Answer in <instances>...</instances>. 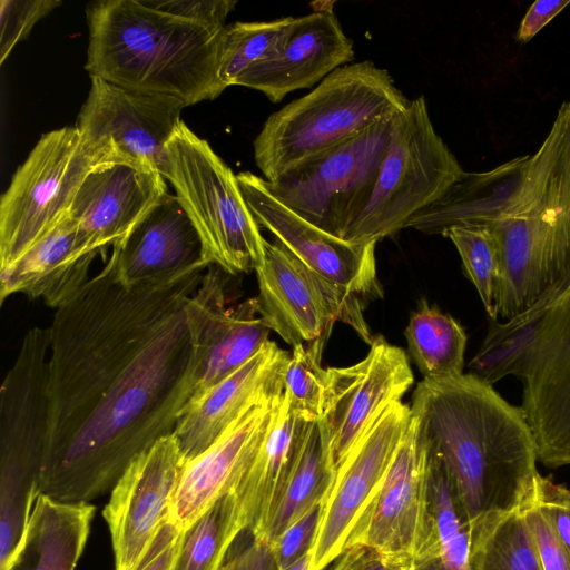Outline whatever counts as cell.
Segmentation results:
<instances>
[{"mask_svg": "<svg viewBox=\"0 0 570 570\" xmlns=\"http://www.w3.org/2000/svg\"><path fill=\"white\" fill-rule=\"evenodd\" d=\"M203 271L125 285L109 256L56 309L39 494L90 502L110 492L139 454L173 434L194 390L188 305Z\"/></svg>", "mask_w": 570, "mask_h": 570, "instance_id": "6da1fadb", "label": "cell"}, {"mask_svg": "<svg viewBox=\"0 0 570 570\" xmlns=\"http://www.w3.org/2000/svg\"><path fill=\"white\" fill-rule=\"evenodd\" d=\"M484 224L500 253L495 312L511 320L570 279V100L532 155L485 173H466L405 227L442 235Z\"/></svg>", "mask_w": 570, "mask_h": 570, "instance_id": "7a4b0ae2", "label": "cell"}, {"mask_svg": "<svg viewBox=\"0 0 570 570\" xmlns=\"http://www.w3.org/2000/svg\"><path fill=\"white\" fill-rule=\"evenodd\" d=\"M411 413L443 459L471 523L521 507L534 491L537 446L520 407L472 373L422 380Z\"/></svg>", "mask_w": 570, "mask_h": 570, "instance_id": "3957f363", "label": "cell"}, {"mask_svg": "<svg viewBox=\"0 0 570 570\" xmlns=\"http://www.w3.org/2000/svg\"><path fill=\"white\" fill-rule=\"evenodd\" d=\"M86 69L114 85L171 96L186 106L213 100L220 31L165 13L146 0H102L87 10Z\"/></svg>", "mask_w": 570, "mask_h": 570, "instance_id": "277c9868", "label": "cell"}, {"mask_svg": "<svg viewBox=\"0 0 570 570\" xmlns=\"http://www.w3.org/2000/svg\"><path fill=\"white\" fill-rule=\"evenodd\" d=\"M386 69L345 65L273 112L254 140V159L272 183L314 157L390 120L409 105Z\"/></svg>", "mask_w": 570, "mask_h": 570, "instance_id": "5b68a950", "label": "cell"}, {"mask_svg": "<svg viewBox=\"0 0 570 570\" xmlns=\"http://www.w3.org/2000/svg\"><path fill=\"white\" fill-rule=\"evenodd\" d=\"M49 327H32L0 390V554L19 546L35 502L50 420Z\"/></svg>", "mask_w": 570, "mask_h": 570, "instance_id": "8992f818", "label": "cell"}, {"mask_svg": "<svg viewBox=\"0 0 570 570\" xmlns=\"http://www.w3.org/2000/svg\"><path fill=\"white\" fill-rule=\"evenodd\" d=\"M161 174L196 227L208 265L235 275L263 263L266 239L237 176L184 121L167 144Z\"/></svg>", "mask_w": 570, "mask_h": 570, "instance_id": "52a82bcc", "label": "cell"}, {"mask_svg": "<svg viewBox=\"0 0 570 570\" xmlns=\"http://www.w3.org/2000/svg\"><path fill=\"white\" fill-rule=\"evenodd\" d=\"M464 174L435 131L424 96L393 117L389 146L370 198L343 239L377 243L439 200Z\"/></svg>", "mask_w": 570, "mask_h": 570, "instance_id": "ba28073f", "label": "cell"}, {"mask_svg": "<svg viewBox=\"0 0 570 570\" xmlns=\"http://www.w3.org/2000/svg\"><path fill=\"white\" fill-rule=\"evenodd\" d=\"M95 167L76 127L41 136L1 197L0 268L19 259L67 217L80 184Z\"/></svg>", "mask_w": 570, "mask_h": 570, "instance_id": "9c48e42d", "label": "cell"}, {"mask_svg": "<svg viewBox=\"0 0 570 570\" xmlns=\"http://www.w3.org/2000/svg\"><path fill=\"white\" fill-rule=\"evenodd\" d=\"M392 119L370 127L275 181L265 180L268 189L301 217L343 239L370 198L389 146Z\"/></svg>", "mask_w": 570, "mask_h": 570, "instance_id": "30bf717a", "label": "cell"}, {"mask_svg": "<svg viewBox=\"0 0 570 570\" xmlns=\"http://www.w3.org/2000/svg\"><path fill=\"white\" fill-rule=\"evenodd\" d=\"M90 77L89 95L76 126L87 155L96 166L129 164L161 174L167 144L187 106L176 97Z\"/></svg>", "mask_w": 570, "mask_h": 570, "instance_id": "8fae6325", "label": "cell"}, {"mask_svg": "<svg viewBox=\"0 0 570 570\" xmlns=\"http://www.w3.org/2000/svg\"><path fill=\"white\" fill-rule=\"evenodd\" d=\"M255 272L259 316L292 347L326 340L335 321L372 343L361 298L316 275L278 242L266 240Z\"/></svg>", "mask_w": 570, "mask_h": 570, "instance_id": "7c38bea8", "label": "cell"}, {"mask_svg": "<svg viewBox=\"0 0 570 570\" xmlns=\"http://www.w3.org/2000/svg\"><path fill=\"white\" fill-rule=\"evenodd\" d=\"M411 417L410 406L401 401L387 404L340 463L322 502L309 570H325L347 548L353 531L385 480Z\"/></svg>", "mask_w": 570, "mask_h": 570, "instance_id": "4fadbf2b", "label": "cell"}, {"mask_svg": "<svg viewBox=\"0 0 570 570\" xmlns=\"http://www.w3.org/2000/svg\"><path fill=\"white\" fill-rule=\"evenodd\" d=\"M430 531L429 448L412 415L385 480L347 547L368 546L402 568L415 559Z\"/></svg>", "mask_w": 570, "mask_h": 570, "instance_id": "5bb4252c", "label": "cell"}, {"mask_svg": "<svg viewBox=\"0 0 570 570\" xmlns=\"http://www.w3.org/2000/svg\"><path fill=\"white\" fill-rule=\"evenodd\" d=\"M538 461L570 465V282L552 299L521 379Z\"/></svg>", "mask_w": 570, "mask_h": 570, "instance_id": "9a60e30c", "label": "cell"}, {"mask_svg": "<svg viewBox=\"0 0 570 570\" xmlns=\"http://www.w3.org/2000/svg\"><path fill=\"white\" fill-rule=\"evenodd\" d=\"M354 365L326 368L322 416L331 469L335 472L370 422L390 403L401 401L413 384L407 356L377 336Z\"/></svg>", "mask_w": 570, "mask_h": 570, "instance_id": "2e32d148", "label": "cell"}, {"mask_svg": "<svg viewBox=\"0 0 570 570\" xmlns=\"http://www.w3.org/2000/svg\"><path fill=\"white\" fill-rule=\"evenodd\" d=\"M237 176L242 194L259 227L323 279L362 297L382 296L376 275L375 245L353 244L314 226L268 189L249 171Z\"/></svg>", "mask_w": 570, "mask_h": 570, "instance_id": "e0dca14e", "label": "cell"}, {"mask_svg": "<svg viewBox=\"0 0 570 570\" xmlns=\"http://www.w3.org/2000/svg\"><path fill=\"white\" fill-rule=\"evenodd\" d=\"M185 459L173 434L139 454L110 491L102 510L115 570H134L167 519Z\"/></svg>", "mask_w": 570, "mask_h": 570, "instance_id": "ac0fdd59", "label": "cell"}, {"mask_svg": "<svg viewBox=\"0 0 570 570\" xmlns=\"http://www.w3.org/2000/svg\"><path fill=\"white\" fill-rule=\"evenodd\" d=\"M225 274L216 265L207 266L189 301L197 361L191 397L235 372L269 341L256 298L227 305Z\"/></svg>", "mask_w": 570, "mask_h": 570, "instance_id": "d6986e66", "label": "cell"}, {"mask_svg": "<svg viewBox=\"0 0 570 570\" xmlns=\"http://www.w3.org/2000/svg\"><path fill=\"white\" fill-rule=\"evenodd\" d=\"M354 59V45L332 8L315 9L294 18L281 49L247 67L234 85L264 94L272 102L318 85Z\"/></svg>", "mask_w": 570, "mask_h": 570, "instance_id": "ffe728a7", "label": "cell"}, {"mask_svg": "<svg viewBox=\"0 0 570 570\" xmlns=\"http://www.w3.org/2000/svg\"><path fill=\"white\" fill-rule=\"evenodd\" d=\"M283 395L250 405L207 450L185 463L169 517L186 530L216 501L232 492L256 453Z\"/></svg>", "mask_w": 570, "mask_h": 570, "instance_id": "44dd1931", "label": "cell"}, {"mask_svg": "<svg viewBox=\"0 0 570 570\" xmlns=\"http://www.w3.org/2000/svg\"><path fill=\"white\" fill-rule=\"evenodd\" d=\"M288 358L286 351L267 341L244 365L191 397L173 432L185 461L214 444L255 402L282 392Z\"/></svg>", "mask_w": 570, "mask_h": 570, "instance_id": "7402d4cb", "label": "cell"}, {"mask_svg": "<svg viewBox=\"0 0 570 570\" xmlns=\"http://www.w3.org/2000/svg\"><path fill=\"white\" fill-rule=\"evenodd\" d=\"M110 257L125 285L173 279L209 266L196 227L168 193L112 246Z\"/></svg>", "mask_w": 570, "mask_h": 570, "instance_id": "603a6c76", "label": "cell"}, {"mask_svg": "<svg viewBox=\"0 0 570 570\" xmlns=\"http://www.w3.org/2000/svg\"><path fill=\"white\" fill-rule=\"evenodd\" d=\"M167 193L164 176L151 168L108 164L92 168L80 184L68 216L101 253L122 239Z\"/></svg>", "mask_w": 570, "mask_h": 570, "instance_id": "cb8c5ba5", "label": "cell"}, {"mask_svg": "<svg viewBox=\"0 0 570 570\" xmlns=\"http://www.w3.org/2000/svg\"><path fill=\"white\" fill-rule=\"evenodd\" d=\"M99 253L68 215L11 265L0 268V302L13 294L41 298L57 309L89 281Z\"/></svg>", "mask_w": 570, "mask_h": 570, "instance_id": "d4e9b609", "label": "cell"}, {"mask_svg": "<svg viewBox=\"0 0 570 570\" xmlns=\"http://www.w3.org/2000/svg\"><path fill=\"white\" fill-rule=\"evenodd\" d=\"M96 508L39 494L23 537L3 570H75L86 547Z\"/></svg>", "mask_w": 570, "mask_h": 570, "instance_id": "484cf974", "label": "cell"}, {"mask_svg": "<svg viewBox=\"0 0 570 570\" xmlns=\"http://www.w3.org/2000/svg\"><path fill=\"white\" fill-rule=\"evenodd\" d=\"M307 422L292 412L282 395L256 453L232 491L252 537L281 492Z\"/></svg>", "mask_w": 570, "mask_h": 570, "instance_id": "4316f807", "label": "cell"}, {"mask_svg": "<svg viewBox=\"0 0 570 570\" xmlns=\"http://www.w3.org/2000/svg\"><path fill=\"white\" fill-rule=\"evenodd\" d=\"M334 476L322 425L318 420L308 421L281 492L263 527L252 538L271 546L311 509L322 504Z\"/></svg>", "mask_w": 570, "mask_h": 570, "instance_id": "83f0119b", "label": "cell"}, {"mask_svg": "<svg viewBox=\"0 0 570 570\" xmlns=\"http://www.w3.org/2000/svg\"><path fill=\"white\" fill-rule=\"evenodd\" d=\"M470 524L471 570H542L522 505Z\"/></svg>", "mask_w": 570, "mask_h": 570, "instance_id": "f1b7e54d", "label": "cell"}, {"mask_svg": "<svg viewBox=\"0 0 570 570\" xmlns=\"http://www.w3.org/2000/svg\"><path fill=\"white\" fill-rule=\"evenodd\" d=\"M405 338L424 380L463 374L466 334L451 315L422 301L409 320Z\"/></svg>", "mask_w": 570, "mask_h": 570, "instance_id": "f546056e", "label": "cell"}, {"mask_svg": "<svg viewBox=\"0 0 570 570\" xmlns=\"http://www.w3.org/2000/svg\"><path fill=\"white\" fill-rule=\"evenodd\" d=\"M551 302L541 301L508 321L490 320L488 333L469 364L471 373L490 385L507 375L521 380Z\"/></svg>", "mask_w": 570, "mask_h": 570, "instance_id": "4dcf8cb0", "label": "cell"}, {"mask_svg": "<svg viewBox=\"0 0 570 570\" xmlns=\"http://www.w3.org/2000/svg\"><path fill=\"white\" fill-rule=\"evenodd\" d=\"M245 530L229 492L184 530L171 570H220L232 543Z\"/></svg>", "mask_w": 570, "mask_h": 570, "instance_id": "1f68e13d", "label": "cell"}, {"mask_svg": "<svg viewBox=\"0 0 570 570\" xmlns=\"http://www.w3.org/2000/svg\"><path fill=\"white\" fill-rule=\"evenodd\" d=\"M294 17L271 21L234 22L220 31L217 68L226 89L247 67L275 55L293 23Z\"/></svg>", "mask_w": 570, "mask_h": 570, "instance_id": "d6a6232c", "label": "cell"}, {"mask_svg": "<svg viewBox=\"0 0 570 570\" xmlns=\"http://www.w3.org/2000/svg\"><path fill=\"white\" fill-rule=\"evenodd\" d=\"M442 236L454 244L490 320H498L495 294L501 261L493 234L487 225L473 223L452 226Z\"/></svg>", "mask_w": 570, "mask_h": 570, "instance_id": "836d02e7", "label": "cell"}, {"mask_svg": "<svg viewBox=\"0 0 570 570\" xmlns=\"http://www.w3.org/2000/svg\"><path fill=\"white\" fill-rule=\"evenodd\" d=\"M471 524L454 505L435 509L430 535L415 557L400 570H471Z\"/></svg>", "mask_w": 570, "mask_h": 570, "instance_id": "e575fe53", "label": "cell"}, {"mask_svg": "<svg viewBox=\"0 0 570 570\" xmlns=\"http://www.w3.org/2000/svg\"><path fill=\"white\" fill-rule=\"evenodd\" d=\"M326 340L293 347L283 374V399L294 414L305 421L322 416L326 368L321 365Z\"/></svg>", "mask_w": 570, "mask_h": 570, "instance_id": "d590c367", "label": "cell"}, {"mask_svg": "<svg viewBox=\"0 0 570 570\" xmlns=\"http://www.w3.org/2000/svg\"><path fill=\"white\" fill-rule=\"evenodd\" d=\"M59 6V0H1L0 63L4 62L19 41L28 37L41 18Z\"/></svg>", "mask_w": 570, "mask_h": 570, "instance_id": "8d00e7d4", "label": "cell"}, {"mask_svg": "<svg viewBox=\"0 0 570 570\" xmlns=\"http://www.w3.org/2000/svg\"><path fill=\"white\" fill-rule=\"evenodd\" d=\"M533 499L556 537L570 553V489L539 474Z\"/></svg>", "mask_w": 570, "mask_h": 570, "instance_id": "74e56055", "label": "cell"}, {"mask_svg": "<svg viewBox=\"0 0 570 570\" xmlns=\"http://www.w3.org/2000/svg\"><path fill=\"white\" fill-rule=\"evenodd\" d=\"M322 504L311 509L287 528L272 544L278 570H283L311 552L321 519Z\"/></svg>", "mask_w": 570, "mask_h": 570, "instance_id": "f35d334b", "label": "cell"}, {"mask_svg": "<svg viewBox=\"0 0 570 570\" xmlns=\"http://www.w3.org/2000/svg\"><path fill=\"white\" fill-rule=\"evenodd\" d=\"M147 4L165 13L207 27L222 30L225 20L234 10V0H146Z\"/></svg>", "mask_w": 570, "mask_h": 570, "instance_id": "ab89813d", "label": "cell"}, {"mask_svg": "<svg viewBox=\"0 0 570 570\" xmlns=\"http://www.w3.org/2000/svg\"><path fill=\"white\" fill-rule=\"evenodd\" d=\"M542 570H570V553L556 537L534 503L533 493L522 504Z\"/></svg>", "mask_w": 570, "mask_h": 570, "instance_id": "60d3db41", "label": "cell"}, {"mask_svg": "<svg viewBox=\"0 0 570 570\" xmlns=\"http://www.w3.org/2000/svg\"><path fill=\"white\" fill-rule=\"evenodd\" d=\"M183 532L168 514L134 570H171Z\"/></svg>", "mask_w": 570, "mask_h": 570, "instance_id": "b9f144b4", "label": "cell"}, {"mask_svg": "<svg viewBox=\"0 0 570 570\" xmlns=\"http://www.w3.org/2000/svg\"><path fill=\"white\" fill-rule=\"evenodd\" d=\"M568 4H570V0H538L533 2L521 20L517 40L520 43L530 41Z\"/></svg>", "mask_w": 570, "mask_h": 570, "instance_id": "7bdbcfd3", "label": "cell"}, {"mask_svg": "<svg viewBox=\"0 0 570 570\" xmlns=\"http://www.w3.org/2000/svg\"><path fill=\"white\" fill-rule=\"evenodd\" d=\"M333 563L330 570H396L400 568L365 544L347 547Z\"/></svg>", "mask_w": 570, "mask_h": 570, "instance_id": "ee69618b", "label": "cell"}, {"mask_svg": "<svg viewBox=\"0 0 570 570\" xmlns=\"http://www.w3.org/2000/svg\"><path fill=\"white\" fill-rule=\"evenodd\" d=\"M220 570H278L269 544L252 538V542L225 560Z\"/></svg>", "mask_w": 570, "mask_h": 570, "instance_id": "f6af8a7d", "label": "cell"}, {"mask_svg": "<svg viewBox=\"0 0 570 570\" xmlns=\"http://www.w3.org/2000/svg\"><path fill=\"white\" fill-rule=\"evenodd\" d=\"M311 552L299 558L297 561L283 570H309Z\"/></svg>", "mask_w": 570, "mask_h": 570, "instance_id": "bcb514c9", "label": "cell"}]
</instances>
